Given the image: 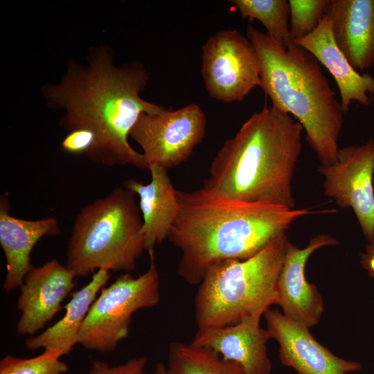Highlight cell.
I'll list each match as a JSON object with an SVG mask.
<instances>
[{"label":"cell","mask_w":374,"mask_h":374,"mask_svg":"<svg viewBox=\"0 0 374 374\" xmlns=\"http://www.w3.org/2000/svg\"><path fill=\"white\" fill-rule=\"evenodd\" d=\"M87 62L84 66L70 60L60 83L42 87L46 105L65 112L60 123L69 132L87 129L93 132L95 144L87 154L90 160L149 170L142 153L128 141L141 114L166 109L140 96L149 80L146 69L137 61L117 67L108 46L91 47Z\"/></svg>","instance_id":"obj_1"},{"label":"cell","mask_w":374,"mask_h":374,"mask_svg":"<svg viewBox=\"0 0 374 374\" xmlns=\"http://www.w3.org/2000/svg\"><path fill=\"white\" fill-rule=\"evenodd\" d=\"M177 196L179 211L168 239L180 249L178 273L190 285H199L220 261L253 256L297 219L335 212L238 201L202 188L177 190Z\"/></svg>","instance_id":"obj_2"},{"label":"cell","mask_w":374,"mask_h":374,"mask_svg":"<svg viewBox=\"0 0 374 374\" xmlns=\"http://www.w3.org/2000/svg\"><path fill=\"white\" fill-rule=\"evenodd\" d=\"M302 125L265 105L221 146L202 188L229 199L294 208L292 180Z\"/></svg>","instance_id":"obj_3"},{"label":"cell","mask_w":374,"mask_h":374,"mask_svg":"<svg viewBox=\"0 0 374 374\" xmlns=\"http://www.w3.org/2000/svg\"><path fill=\"white\" fill-rule=\"evenodd\" d=\"M246 36L256 51L260 87L271 107L299 121L321 165L334 163L344 113L321 64L293 40L284 48L252 25Z\"/></svg>","instance_id":"obj_4"},{"label":"cell","mask_w":374,"mask_h":374,"mask_svg":"<svg viewBox=\"0 0 374 374\" xmlns=\"http://www.w3.org/2000/svg\"><path fill=\"white\" fill-rule=\"evenodd\" d=\"M289 242L283 233L249 258L211 267L195 297L198 329L231 326L276 305V282Z\"/></svg>","instance_id":"obj_5"},{"label":"cell","mask_w":374,"mask_h":374,"mask_svg":"<svg viewBox=\"0 0 374 374\" xmlns=\"http://www.w3.org/2000/svg\"><path fill=\"white\" fill-rule=\"evenodd\" d=\"M135 194L117 187L86 204L75 217L66 249V265L77 277L96 270L131 272L145 249Z\"/></svg>","instance_id":"obj_6"},{"label":"cell","mask_w":374,"mask_h":374,"mask_svg":"<svg viewBox=\"0 0 374 374\" xmlns=\"http://www.w3.org/2000/svg\"><path fill=\"white\" fill-rule=\"evenodd\" d=\"M148 252L150 266L145 273L134 277L127 272L101 290L82 326L78 344L87 350L112 351L127 337L134 313L159 303V274L154 249Z\"/></svg>","instance_id":"obj_7"},{"label":"cell","mask_w":374,"mask_h":374,"mask_svg":"<svg viewBox=\"0 0 374 374\" xmlns=\"http://www.w3.org/2000/svg\"><path fill=\"white\" fill-rule=\"evenodd\" d=\"M206 126L202 109L190 104L173 111L141 114L129 137L141 148L149 167L167 170L188 159L203 140Z\"/></svg>","instance_id":"obj_8"},{"label":"cell","mask_w":374,"mask_h":374,"mask_svg":"<svg viewBox=\"0 0 374 374\" xmlns=\"http://www.w3.org/2000/svg\"><path fill=\"white\" fill-rule=\"evenodd\" d=\"M202 75L211 98L225 103L242 101L260 87L256 51L238 30H220L202 46Z\"/></svg>","instance_id":"obj_9"},{"label":"cell","mask_w":374,"mask_h":374,"mask_svg":"<svg viewBox=\"0 0 374 374\" xmlns=\"http://www.w3.org/2000/svg\"><path fill=\"white\" fill-rule=\"evenodd\" d=\"M323 194L341 208L350 207L368 243H374V139L339 148L336 161L317 168Z\"/></svg>","instance_id":"obj_10"},{"label":"cell","mask_w":374,"mask_h":374,"mask_svg":"<svg viewBox=\"0 0 374 374\" xmlns=\"http://www.w3.org/2000/svg\"><path fill=\"white\" fill-rule=\"evenodd\" d=\"M263 315L270 339L278 343L280 362L298 374H349L362 370L359 362L335 355L314 339L309 328L280 311L269 308Z\"/></svg>","instance_id":"obj_11"},{"label":"cell","mask_w":374,"mask_h":374,"mask_svg":"<svg viewBox=\"0 0 374 374\" xmlns=\"http://www.w3.org/2000/svg\"><path fill=\"white\" fill-rule=\"evenodd\" d=\"M339 243L337 239L326 234L313 237L302 249L288 242L276 286V305L287 317L309 328L319 323L324 311L323 300L317 285L306 279V262L317 249Z\"/></svg>","instance_id":"obj_12"},{"label":"cell","mask_w":374,"mask_h":374,"mask_svg":"<svg viewBox=\"0 0 374 374\" xmlns=\"http://www.w3.org/2000/svg\"><path fill=\"white\" fill-rule=\"evenodd\" d=\"M75 272L57 260L33 267L20 287L17 308L19 335H33L60 310L61 303L75 286Z\"/></svg>","instance_id":"obj_13"},{"label":"cell","mask_w":374,"mask_h":374,"mask_svg":"<svg viewBox=\"0 0 374 374\" xmlns=\"http://www.w3.org/2000/svg\"><path fill=\"white\" fill-rule=\"evenodd\" d=\"M263 314L258 312L231 326L198 329L190 344L238 364L245 374H271L267 346L270 337L260 327Z\"/></svg>","instance_id":"obj_14"},{"label":"cell","mask_w":374,"mask_h":374,"mask_svg":"<svg viewBox=\"0 0 374 374\" xmlns=\"http://www.w3.org/2000/svg\"><path fill=\"white\" fill-rule=\"evenodd\" d=\"M294 42L310 52L334 78L344 114L353 101L364 106L372 103L370 96H374V78L369 73L360 74L340 50L334 37L329 12L313 33Z\"/></svg>","instance_id":"obj_15"},{"label":"cell","mask_w":374,"mask_h":374,"mask_svg":"<svg viewBox=\"0 0 374 374\" xmlns=\"http://www.w3.org/2000/svg\"><path fill=\"white\" fill-rule=\"evenodd\" d=\"M61 233L58 221L52 217L35 220H24L10 213L7 195L0 198V244L6 260L3 288L7 292L20 287L33 266L30 253L35 245L45 235Z\"/></svg>","instance_id":"obj_16"},{"label":"cell","mask_w":374,"mask_h":374,"mask_svg":"<svg viewBox=\"0 0 374 374\" xmlns=\"http://www.w3.org/2000/svg\"><path fill=\"white\" fill-rule=\"evenodd\" d=\"M335 42L357 71L374 66V0H331Z\"/></svg>","instance_id":"obj_17"},{"label":"cell","mask_w":374,"mask_h":374,"mask_svg":"<svg viewBox=\"0 0 374 374\" xmlns=\"http://www.w3.org/2000/svg\"><path fill=\"white\" fill-rule=\"evenodd\" d=\"M150 181L144 184L135 179L126 180L124 187L139 197L143 225L141 233L145 249H154L157 244L168 239L179 211L177 189L167 170L150 166Z\"/></svg>","instance_id":"obj_18"},{"label":"cell","mask_w":374,"mask_h":374,"mask_svg":"<svg viewBox=\"0 0 374 374\" xmlns=\"http://www.w3.org/2000/svg\"><path fill=\"white\" fill-rule=\"evenodd\" d=\"M109 271L105 269L96 271L87 285L73 294L64 307V317L39 335L28 338L25 344L26 348H51L59 350L62 356L69 355L78 344L80 330L90 308L110 278Z\"/></svg>","instance_id":"obj_19"},{"label":"cell","mask_w":374,"mask_h":374,"mask_svg":"<svg viewBox=\"0 0 374 374\" xmlns=\"http://www.w3.org/2000/svg\"><path fill=\"white\" fill-rule=\"evenodd\" d=\"M167 368L169 374H245L240 365L211 350L180 341L170 344Z\"/></svg>","instance_id":"obj_20"},{"label":"cell","mask_w":374,"mask_h":374,"mask_svg":"<svg viewBox=\"0 0 374 374\" xmlns=\"http://www.w3.org/2000/svg\"><path fill=\"white\" fill-rule=\"evenodd\" d=\"M243 19H257L267 34L284 48L292 41L290 29V6L287 0H233L231 1Z\"/></svg>","instance_id":"obj_21"},{"label":"cell","mask_w":374,"mask_h":374,"mask_svg":"<svg viewBox=\"0 0 374 374\" xmlns=\"http://www.w3.org/2000/svg\"><path fill=\"white\" fill-rule=\"evenodd\" d=\"M62 353L55 349H44L39 355L31 358H18L11 355L0 362V374H63L67 364L60 360Z\"/></svg>","instance_id":"obj_22"},{"label":"cell","mask_w":374,"mask_h":374,"mask_svg":"<svg viewBox=\"0 0 374 374\" xmlns=\"http://www.w3.org/2000/svg\"><path fill=\"white\" fill-rule=\"evenodd\" d=\"M290 29L293 41L313 33L328 12L331 0H289Z\"/></svg>","instance_id":"obj_23"},{"label":"cell","mask_w":374,"mask_h":374,"mask_svg":"<svg viewBox=\"0 0 374 374\" xmlns=\"http://www.w3.org/2000/svg\"><path fill=\"white\" fill-rule=\"evenodd\" d=\"M148 361L146 357L141 356L122 364L111 366L106 362L96 359L93 362L87 374H143Z\"/></svg>","instance_id":"obj_24"},{"label":"cell","mask_w":374,"mask_h":374,"mask_svg":"<svg viewBox=\"0 0 374 374\" xmlns=\"http://www.w3.org/2000/svg\"><path fill=\"white\" fill-rule=\"evenodd\" d=\"M95 134L87 129H78L69 132L61 143L62 150L71 154H87L93 149Z\"/></svg>","instance_id":"obj_25"},{"label":"cell","mask_w":374,"mask_h":374,"mask_svg":"<svg viewBox=\"0 0 374 374\" xmlns=\"http://www.w3.org/2000/svg\"><path fill=\"white\" fill-rule=\"evenodd\" d=\"M360 263L369 276L374 278V243L366 245L365 251L360 254Z\"/></svg>","instance_id":"obj_26"},{"label":"cell","mask_w":374,"mask_h":374,"mask_svg":"<svg viewBox=\"0 0 374 374\" xmlns=\"http://www.w3.org/2000/svg\"><path fill=\"white\" fill-rule=\"evenodd\" d=\"M152 374H169L168 368L162 363L157 364L154 372Z\"/></svg>","instance_id":"obj_27"}]
</instances>
